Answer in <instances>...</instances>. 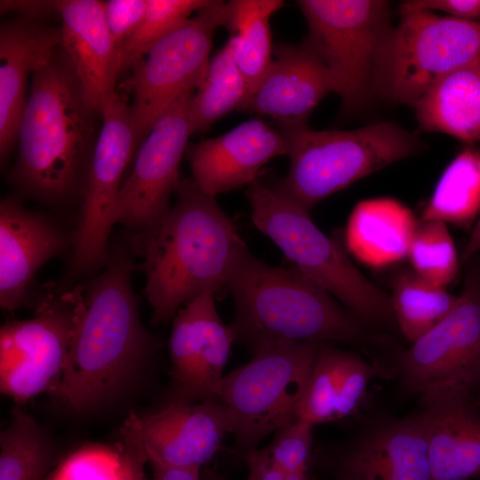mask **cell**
I'll return each mask as SVG.
<instances>
[{"label": "cell", "mask_w": 480, "mask_h": 480, "mask_svg": "<svg viewBox=\"0 0 480 480\" xmlns=\"http://www.w3.org/2000/svg\"><path fill=\"white\" fill-rule=\"evenodd\" d=\"M175 193L164 219L141 236L145 292L155 324L173 319L199 294L227 287L248 250L215 196L192 179L180 180Z\"/></svg>", "instance_id": "cell-1"}, {"label": "cell", "mask_w": 480, "mask_h": 480, "mask_svg": "<svg viewBox=\"0 0 480 480\" xmlns=\"http://www.w3.org/2000/svg\"><path fill=\"white\" fill-rule=\"evenodd\" d=\"M227 288L235 302L230 327L236 341L252 354L283 342L388 344V340L295 268L270 266L249 250L237 263Z\"/></svg>", "instance_id": "cell-2"}, {"label": "cell", "mask_w": 480, "mask_h": 480, "mask_svg": "<svg viewBox=\"0 0 480 480\" xmlns=\"http://www.w3.org/2000/svg\"><path fill=\"white\" fill-rule=\"evenodd\" d=\"M133 265L124 252L84 290L60 381L53 395L76 412L115 394L154 348L140 322L132 286Z\"/></svg>", "instance_id": "cell-3"}, {"label": "cell", "mask_w": 480, "mask_h": 480, "mask_svg": "<svg viewBox=\"0 0 480 480\" xmlns=\"http://www.w3.org/2000/svg\"><path fill=\"white\" fill-rule=\"evenodd\" d=\"M95 115L60 46L32 75L17 133L18 183L41 198L65 196L90 146Z\"/></svg>", "instance_id": "cell-4"}, {"label": "cell", "mask_w": 480, "mask_h": 480, "mask_svg": "<svg viewBox=\"0 0 480 480\" xmlns=\"http://www.w3.org/2000/svg\"><path fill=\"white\" fill-rule=\"evenodd\" d=\"M247 195L254 226L280 248L293 268L368 325L398 330L390 296L356 268L342 246L313 222L309 212L260 176L249 185Z\"/></svg>", "instance_id": "cell-5"}, {"label": "cell", "mask_w": 480, "mask_h": 480, "mask_svg": "<svg viewBox=\"0 0 480 480\" xmlns=\"http://www.w3.org/2000/svg\"><path fill=\"white\" fill-rule=\"evenodd\" d=\"M284 132L290 146L289 171L273 183L308 212L332 194L421 148L414 133L386 122L349 131H316L307 124Z\"/></svg>", "instance_id": "cell-6"}, {"label": "cell", "mask_w": 480, "mask_h": 480, "mask_svg": "<svg viewBox=\"0 0 480 480\" xmlns=\"http://www.w3.org/2000/svg\"><path fill=\"white\" fill-rule=\"evenodd\" d=\"M321 342L266 346L224 375L218 398L233 423L236 447L245 455L268 435L298 418L301 397Z\"/></svg>", "instance_id": "cell-7"}, {"label": "cell", "mask_w": 480, "mask_h": 480, "mask_svg": "<svg viewBox=\"0 0 480 480\" xmlns=\"http://www.w3.org/2000/svg\"><path fill=\"white\" fill-rule=\"evenodd\" d=\"M480 60V21L401 7L379 54L373 92L414 105L439 79Z\"/></svg>", "instance_id": "cell-8"}, {"label": "cell", "mask_w": 480, "mask_h": 480, "mask_svg": "<svg viewBox=\"0 0 480 480\" xmlns=\"http://www.w3.org/2000/svg\"><path fill=\"white\" fill-rule=\"evenodd\" d=\"M307 42L329 71L341 112L360 109L373 92L379 54L392 27L382 0H300Z\"/></svg>", "instance_id": "cell-9"}, {"label": "cell", "mask_w": 480, "mask_h": 480, "mask_svg": "<svg viewBox=\"0 0 480 480\" xmlns=\"http://www.w3.org/2000/svg\"><path fill=\"white\" fill-rule=\"evenodd\" d=\"M227 2L209 0L179 28L154 44L132 66L129 87L136 144L184 93L196 91L208 64L213 36L226 20Z\"/></svg>", "instance_id": "cell-10"}, {"label": "cell", "mask_w": 480, "mask_h": 480, "mask_svg": "<svg viewBox=\"0 0 480 480\" xmlns=\"http://www.w3.org/2000/svg\"><path fill=\"white\" fill-rule=\"evenodd\" d=\"M84 287L48 293L34 317L0 331V389L17 402L56 390L77 324Z\"/></svg>", "instance_id": "cell-11"}, {"label": "cell", "mask_w": 480, "mask_h": 480, "mask_svg": "<svg viewBox=\"0 0 480 480\" xmlns=\"http://www.w3.org/2000/svg\"><path fill=\"white\" fill-rule=\"evenodd\" d=\"M391 367L400 393L421 395L444 383L480 388V276L467 277L454 308L433 329L396 353Z\"/></svg>", "instance_id": "cell-12"}, {"label": "cell", "mask_w": 480, "mask_h": 480, "mask_svg": "<svg viewBox=\"0 0 480 480\" xmlns=\"http://www.w3.org/2000/svg\"><path fill=\"white\" fill-rule=\"evenodd\" d=\"M195 92L184 93L166 108L140 144L132 171L116 198L114 224L143 236L169 212L171 196L180 181V164L193 134L190 105Z\"/></svg>", "instance_id": "cell-13"}, {"label": "cell", "mask_w": 480, "mask_h": 480, "mask_svg": "<svg viewBox=\"0 0 480 480\" xmlns=\"http://www.w3.org/2000/svg\"><path fill=\"white\" fill-rule=\"evenodd\" d=\"M100 115L75 236L73 267L78 272L106 259L122 177L137 147L130 105L116 92L103 103Z\"/></svg>", "instance_id": "cell-14"}, {"label": "cell", "mask_w": 480, "mask_h": 480, "mask_svg": "<svg viewBox=\"0 0 480 480\" xmlns=\"http://www.w3.org/2000/svg\"><path fill=\"white\" fill-rule=\"evenodd\" d=\"M215 293L199 294L173 318L169 340L172 381L165 405L218 398L236 335L217 311Z\"/></svg>", "instance_id": "cell-15"}, {"label": "cell", "mask_w": 480, "mask_h": 480, "mask_svg": "<svg viewBox=\"0 0 480 480\" xmlns=\"http://www.w3.org/2000/svg\"><path fill=\"white\" fill-rule=\"evenodd\" d=\"M323 463L337 480H433L425 428L415 412L370 420Z\"/></svg>", "instance_id": "cell-16"}, {"label": "cell", "mask_w": 480, "mask_h": 480, "mask_svg": "<svg viewBox=\"0 0 480 480\" xmlns=\"http://www.w3.org/2000/svg\"><path fill=\"white\" fill-rule=\"evenodd\" d=\"M120 430L143 445L148 461L200 474L233 434V423L226 405L212 398L164 405L147 416L132 413Z\"/></svg>", "instance_id": "cell-17"}, {"label": "cell", "mask_w": 480, "mask_h": 480, "mask_svg": "<svg viewBox=\"0 0 480 480\" xmlns=\"http://www.w3.org/2000/svg\"><path fill=\"white\" fill-rule=\"evenodd\" d=\"M414 412L428 442L433 480L480 478V404L458 383L435 386L419 396Z\"/></svg>", "instance_id": "cell-18"}, {"label": "cell", "mask_w": 480, "mask_h": 480, "mask_svg": "<svg viewBox=\"0 0 480 480\" xmlns=\"http://www.w3.org/2000/svg\"><path fill=\"white\" fill-rule=\"evenodd\" d=\"M289 149L285 132L252 118L220 136L188 144L185 155L191 179L202 191L216 196L252 184L265 164L288 155Z\"/></svg>", "instance_id": "cell-19"}, {"label": "cell", "mask_w": 480, "mask_h": 480, "mask_svg": "<svg viewBox=\"0 0 480 480\" xmlns=\"http://www.w3.org/2000/svg\"><path fill=\"white\" fill-rule=\"evenodd\" d=\"M273 55L244 112L268 116L283 131L307 125L316 106L334 92L332 76L306 39L278 44Z\"/></svg>", "instance_id": "cell-20"}, {"label": "cell", "mask_w": 480, "mask_h": 480, "mask_svg": "<svg viewBox=\"0 0 480 480\" xmlns=\"http://www.w3.org/2000/svg\"><path fill=\"white\" fill-rule=\"evenodd\" d=\"M61 20L60 48L80 84L88 106L100 114L106 100L116 92L118 51L109 33L103 2L55 1Z\"/></svg>", "instance_id": "cell-21"}, {"label": "cell", "mask_w": 480, "mask_h": 480, "mask_svg": "<svg viewBox=\"0 0 480 480\" xmlns=\"http://www.w3.org/2000/svg\"><path fill=\"white\" fill-rule=\"evenodd\" d=\"M64 238L45 217L8 197L0 204V305L13 311L38 268L60 252Z\"/></svg>", "instance_id": "cell-22"}, {"label": "cell", "mask_w": 480, "mask_h": 480, "mask_svg": "<svg viewBox=\"0 0 480 480\" xmlns=\"http://www.w3.org/2000/svg\"><path fill=\"white\" fill-rule=\"evenodd\" d=\"M60 46V28L20 18L0 29V155L4 160L17 139L26 106L29 75L44 66Z\"/></svg>", "instance_id": "cell-23"}, {"label": "cell", "mask_w": 480, "mask_h": 480, "mask_svg": "<svg viewBox=\"0 0 480 480\" xmlns=\"http://www.w3.org/2000/svg\"><path fill=\"white\" fill-rule=\"evenodd\" d=\"M370 381L360 356L323 344L311 368L298 418L316 426L354 414Z\"/></svg>", "instance_id": "cell-24"}, {"label": "cell", "mask_w": 480, "mask_h": 480, "mask_svg": "<svg viewBox=\"0 0 480 480\" xmlns=\"http://www.w3.org/2000/svg\"><path fill=\"white\" fill-rule=\"evenodd\" d=\"M416 226L412 212L393 198L364 200L348 218L345 243L356 259L380 268L407 256Z\"/></svg>", "instance_id": "cell-25"}, {"label": "cell", "mask_w": 480, "mask_h": 480, "mask_svg": "<svg viewBox=\"0 0 480 480\" xmlns=\"http://www.w3.org/2000/svg\"><path fill=\"white\" fill-rule=\"evenodd\" d=\"M413 107L422 129L480 142V60L439 79Z\"/></svg>", "instance_id": "cell-26"}, {"label": "cell", "mask_w": 480, "mask_h": 480, "mask_svg": "<svg viewBox=\"0 0 480 480\" xmlns=\"http://www.w3.org/2000/svg\"><path fill=\"white\" fill-rule=\"evenodd\" d=\"M281 0L227 2L226 42L238 68L254 92L273 61L270 18L284 6Z\"/></svg>", "instance_id": "cell-27"}, {"label": "cell", "mask_w": 480, "mask_h": 480, "mask_svg": "<svg viewBox=\"0 0 480 480\" xmlns=\"http://www.w3.org/2000/svg\"><path fill=\"white\" fill-rule=\"evenodd\" d=\"M252 90L227 43L211 58L190 105L193 133L207 131L228 113L245 111Z\"/></svg>", "instance_id": "cell-28"}, {"label": "cell", "mask_w": 480, "mask_h": 480, "mask_svg": "<svg viewBox=\"0 0 480 480\" xmlns=\"http://www.w3.org/2000/svg\"><path fill=\"white\" fill-rule=\"evenodd\" d=\"M479 212L480 151L467 148L442 173L420 220L467 226L476 221Z\"/></svg>", "instance_id": "cell-29"}, {"label": "cell", "mask_w": 480, "mask_h": 480, "mask_svg": "<svg viewBox=\"0 0 480 480\" xmlns=\"http://www.w3.org/2000/svg\"><path fill=\"white\" fill-rule=\"evenodd\" d=\"M390 299L398 330L412 343L438 324L457 305L460 295L413 271H403L393 281Z\"/></svg>", "instance_id": "cell-30"}, {"label": "cell", "mask_w": 480, "mask_h": 480, "mask_svg": "<svg viewBox=\"0 0 480 480\" xmlns=\"http://www.w3.org/2000/svg\"><path fill=\"white\" fill-rule=\"evenodd\" d=\"M45 432L20 407L0 434V480H42L53 462Z\"/></svg>", "instance_id": "cell-31"}, {"label": "cell", "mask_w": 480, "mask_h": 480, "mask_svg": "<svg viewBox=\"0 0 480 480\" xmlns=\"http://www.w3.org/2000/svg\"><path fill=\"white\" fill-rule=\"evenodd\" d=\"M407 257L412 271L425 280L446 287L458 274L459 260L446 223L421 220L417 223Z\"/></svg>", "instance_id": "cell-32"}, {"label": "cell", "mask_w": 480, "mask_h": 480, "mask_svg": "<svg viewBox=\"0 0 480 480\" xmlns=\"http://www.w3.org/2000/svg\"><path fill=\"white\" fill-rule=\"evenodd\" d=\"M209 0H148L136 31L118 52L120 72L140 60L150 48L187 21Z\"/></svg>", "instance_id": "cell-33"}, {"label": "cell", "mask_w": 480, "mask_h": 480, "mask_svg": "<svg viewBox=\"0 0 480 480\" xmlns=\"http://www.w3.org/2000/svg\"><path fill=\"white\" fill-rule=\"evenodd\" d=\"M314 425L297 418L275 432L270 444L263 448L270 461L291 473H311Z\"/></svg>", "instance_id": "cell-34"}, {"label": "cell", "mask_w": 480, "mask_h": 480, "mask_svg": "<svg viewBox=\"0 0 480 480\" xmlns=\"http://www.w3.org/2000/svg\"><path fill=\"white\" fill-rule=\"evenodd\" d=\"M118 465V452L89 446L69 456L55 473L61 480H116Z\"/></svg>", "instance_id": "cell-35"}, {"label": "cell", "mask_w": 480, "mask_h": 480, "mask_svg": "<svg viewBox=\"0 0 480 480\" xmlns=\"http://www.w3.org/2000/svg\"><path fill=\"white\" fill-rule=\"evenodd\" d=\"M148 0H108L103 2L105 20L119 52L140 24Z\"/></svg>", "instance_id": "cell-36"}, {"label": "cell", "mask_w": 480, "mask_h": 480, "mask_svg": "<svg viewBox=\"0 0 480 480\" xmlns=\"http://www.w3.org/2000/svg\"><path fill=\"white\" fill-rule=\"evenodd\" d=\"M119 465L116 480H146L145 465L148 461L143 445L131 435L120 430Z\"/></svg>", "instance_id": "cell-37"}, {"label": "cell", "mask_w": 480, "mask_h": 480, "mask_svg": "<svg viewBox=\"0 0 480 480\" xmlns=\"http://www.w3.org/2000/svg\"><path fill=\"white\" fill-rule=\"evenodd\" d=\"M401 7L442 12L465 20L478 21L480 19V0H412L403 3Z\"/></svg>", "instance_id": "cell-38"}, {"label": "cell", "mask_w": 480, "mask_h": 480, "mask_svg": "<svg viewBox=\"0 0 480 480\" xmlns=\"http://www.w3.org/2000/svg\"><path fill=\"white\" fill-rule=\"evenodd\" d=\"M248 467L247 480H310L311 473H291L275 466L264 449L244 455Z\"/></svg>", "instance_id": "cell-39"}, {"label": "cell", "mask_w": 480, "mask_h": 480, "mask_svg": "<svg viewBox=\"0 0 480 480\" xmlns=\"http://www.w3.org/2000/svg\"><path fill=\"white\" fill-rule=\"evenodd\" d=\"M1 12H16L23 19L35 20L58 14L55 1H1Z\"/></svg>", "instance_id": "cell-40"}, {"label": "cell", "mask_w": 480, "mask_h": 480, "mask_svg": "<svg viewBox=\"0 0 480 480\" xmlns=\"http://www.w3.org/2000/svg\"><path fill=\"white\" fill-rule=\"evenodd\" d=\"M148 462L152 469V480H199L200 474L153 461Z\"/></svg>", "instance_id": "cell-41"}, {"label": "cell", "mask_w": 480, "mask_h": 480, "mask_svg": "<svg viewBox=\"0 0 480 480\" xmlns=\"http://www.w3.org/2000/svg\"><path fill=\"white\" fill-rule=\"evenodd\" d=\"M480 251V212L475 221L468 241L462 253V260L468 261Z\"/></svg>", "instance_id": "cell-42"}, {"label": "cell", "mask_w": 480, "mask_h": 480, "mask_svg": "<svg viewBox=\"0 0 480 480\" xmlns=\"http://www.w3.org/2000/svg\"><path fill=\"white\" fill-rule=\"evenodd\" d=\"M199 480H228L219 475L217 472L210 468L209 467H204L201 472Z\"/></svg>", "instance_id": "cell-43"}, {"label": "cell", "mask_w": 480, "mask_h": 480, "mask_svg": "<svg viewBox=\"0 0 480 480\" xmlns=\"http://www.w3.org/2000/svg\"><path fill=\"white\" fill-rule=\"evenodd\" d=\"M48 480H61L54 472L53 475Z\"/></svg>", "instance_id": "cell-44"}, {"label": "cell", "mask_w": 480, "mask_h": 480, "mask_svg": "<svg viewBox=\"0 0 480 480\" xmlns=\"http://www.w3.org/2000/svg\"><path fill=\"white\" fill-rule=\"evenodd\" d=\"M478 401H479V404H480V399H478Z\"/></svg>", "instance_id": "cell-45"}, {"label": "cell", "mask_w": 480, "mask_h": 480, "mask_svg": "<svg viewBox=\"0 0 480 480\" xmlns=\"http://www.w3.org/2000/svg\"><path fill=\"white\" fill-rule=\"evenodd\" d=\"M332 480H337V479H332Z\"/></svg>", "instance_id": "cell-46"}]
</instances>
